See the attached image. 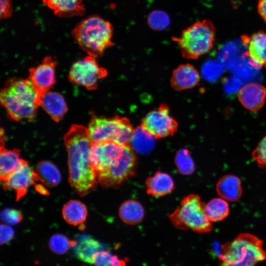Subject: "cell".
<instances>
[{"mask_svg": "<svg viewBox=\"0 0 266 266\" xmlns=\"http://www.w3.org/2000/svg\"><path fill=\"white\" fill-rule=\"evenodd\" d=\"M64 140L68 155L69 182L78 195L84 196L95 189L98 181L91 162L93 143L88 128L72 125Z\"/></svg>", "mask_w": 266, "mask_h": 266, "instance_id": "1", "label": "cell"}, {"mask_svg": "<svg viewBox=\"0 0 266 266\" xmlns=\"http://www.w3.org/2000/svg\"><path fill=\"white\" fill-rule=\"evenodd\" d=\"M41 97L29 79H10L0 93L1 104L15 121L34 120L40 106Z\"/></svg>", "mask_w": 266, "mask_h": 266, "instance_id": "2", "label": "cell"}, {"mask_svg": "<svg viewBox=\"0 0 266 266\" xmlns=\"http://www.w3.org/2000/svg\"><path fill=\"white\" fill-rule=\"evenodd\" d=\"M113 32V27L109 21L99 16L92 15L77 24L71 34L88 55L98 58L114 45Z\"/></svg>", "mask_w": 266, "mask_h": 266, "instance_id": "3", "label": "cell"}, {"mask_svg": "<svg viewBox=\"0 0 266 266\" xmlns=\"http://www.w3.org/2000/svg\"><path fill=\"white\" fill-rule=\"evenodd\" d=\"M220 266H255L266 259L264 241L255 235L241 233L221 246Z\"/></svg>", "mask_w": 266, "mask_h": 266, "instance_id": "4", "label": "cell"}, {"mask_svg": "<svg viewBox=\"0 0 266 266\" xmlns=\"http://www.w3.org/2000/svg\"><path fill=\"white\" fill-rule=\"evenodd\" d=\"M215 33L212 22L203 20L188 27L179 37H173L172 40L178 43L184 58L197 59L213 48Z\"/></svg>", "mask_w": 266, "mask_h": 266, "instance_id": "5", "label": "cell"}, {"mask_svg": "<svg viewBox=\"0 0 266 266\" xmlns=\"http://www.w3.org/2000/svg\"><path fill=\"white\" fill-rule=\"evenodd\" d=\"M205 205L198 195H189L183 199L180 206L169 215V219L178 229H189L200 233H209L213 225L206 214Z\"/></svg>", "mask_w": 266, "mask_h": 266, "instance_id": "6", "label": "cell"}, {"mask_svg": "<svg viewBox=\"0 0 266 266\" xmlns=\"http://www.w3.org/2000/svg\"><path fill=\"white\" fill-rule=\"evenodd\" d=\"M88 129L93 143L113 141L122 145H130L134 131L130 121L119 116L105 118L92 115Z\"/></svg>", "mask_w": 266, "mask_h": 266, "instance_id": "7", "label": "cell"}, {"mask_svg": "<svg viewBox=\"0 0 266 266\" xmlns=\"http://www.w3.org/2000/svg\"><path fill=\"white\" fill-rule=\"evenodd\" d=\"M137 159L130 145L125 146L120 159L106 170L97 175L98 182L104 188L119 186L135 172Z\"/></svg>", "mask_w": 266, "mask_h": 266, "instance_id": "8", "label": "cell"}, {"mask_svg": "<svg viewBox=\"0 0 266 266\" xmlns=\"http://www.w3.org/2000/svg\"><path fill=\"white\" fill-rule=\"evenodd\" d=\"M96 58L88 55L74 63L68 73L69 80L88 90L97 89L99 81L107 76V71L99 65Z\"/></svg>", "mask_w": 266, "mask_h": 266, "instance_id": "9", "label": "cell"}, {"mask_svg": "<svg viewBox=\"0 0 266 266\" xmlns=\"http://www.w3.org/2000/svg\"><path fill=\"white\" fill-rule=\"evenodd\" d=\"M140 126L155 138H161L172 135L177 131L178 123L170 115L168 106L162 104L143 118Z\"/></svg>", "mask_w": 266, "mask_h": 266, "instance_id": "10", "label": "cell"}, {"mask_svg": "<svg viewBox=\"0 0 266 266\" xmlns=\"http://www.w3.org/2000/svg\"><path fill=\"white\" fill-rule=\"evenodd\" d=\"M125 146L113 141L93 144L90 159L97 175L106 170L120 159Z\"/></svg>", "mask_w": 266, "mask_h": 266, "instance_id": "11", "label": "cell"}, {"mask_svg": "<svg viewBox=\"0 0 266 266\" xmlns=\"http://www.w3.org/2000/svg\"><path fill=\"white\" fill-rule=\"evenodd\" d=\"M38 180L36 172L28 162L21 159L14 171L1 182L4 190L15 191L16 200H19L27 194L30 187Z\"/></svg>", "mask_w": 266, "mask_h": 266, "instance_id": "12", "label": "cell"}, {"mask_svg": "<svg viewBox=\"0 0 266 266\" xmlns=\"http://www.w3.org/2000/svg\"><path fill=\"white\" fill-rule=\"evenodd\" d=\"M56 66L55 60L51 56H47L41 64L29 69V79L41 96L56 83Z\"/></svg>", "mask_w": 266, "mask_h": 266, "instance_id": "13", "label": "cell"}, {"mask_svg": "<svg viewBox=\"0 0 266 266\" xmlns=\"http://www.w3.org/2000/svg\"><path fill=\"white\" fill-rule=\"evenodd\" d=\"M247 51L245 55L249 58V64L256 69L266 65V33L259 31L251 36L244 35L242 38Z\"/></svg>", "mask_w": 266, "mask_h": 266, "instance_id": "14", "label": "cell"}, {"mask_svg": "<svg viewBox=\"0 0 266 266\" xmlns=\"http://www.w3.org/2000/svg\"><path fill=\"white\" fill-rule=\"evenodd\" d=\"M238 98L245 108L252 112H257L265 104L266 88L259 83H249L240 89Z\"/></svg>", "mask_w": 266, "mask_h": 266, "instance_id": "15", "label": "cell"}, {"mask_svg": "<svg viewBox=\"0 0 266 266\" xmlns=\"http://www.w3.org/2000/svg\"><path fill=\"white\" fill-rule=\"evenodd\" d=\"M200 79L197 70L192 65H181L173 71L170 78L171 87L176 91H183L197 86Z\"/></svg>", "mask_w": 266, "mask_h": 266, "instance_id": "16", "label": "cell"}, {"mask_svg": "<svg viewBox=\"0 0 266 266\" xmlns=\"http://www.w3.org/2000/svg\"><path fill=\"white\" fill-rule=\"evenodd\" d=\"M216 190L220 198L227 201H237L243 193L241 180L233 174L224 175L218 180Z\"/></svg>", "mask_w": 266, "mask_h": 266, "instance_id": "17", "label": "cell"}, {"mask_svg": "<svg viewBox=\"0 0 266 266\" xmlns=\"http://www.w3.org/2000/svg\"><path fill=\"white\" fill-rule=\"evenodd\" d=\"M40 106L56 122H59L66 114L67 107L61 94L49 91L41 97Z\"/></svg>", "mask_w": 266, "mask_h": 266, "instance_id": "18", "label": "cell"}, {"mask_svg": "<svg viewBox=\"0 0 266 266\" xmlns=\"http://www.w3.org/2000/svg\"><path fill=\"white\" fill-rule=\"evenodd\" d=\"M73 247L75 256L84 262L94 264V258L99 252L104 250L101 243L86 234L79 235Z\"/></svg>", "mask_w": 266, "mask_h": 266, "instance_id": "19", "label": "cell"}, {"mask_svg": "<svg viewBox=\"0 0 266 266\" xmlns=\"http://www.w3.org/2000/svg\"><path fill=\"white\" fill-rule=\"evenodd\" d=\"M83 0H42L47 7L60 17L69 18L83 15L85 11Z\"/></svg>", "mask_w": 266, "mask_h": 266, "instance_id": "20", "label": "cell"}, {"mask_svg": "<svg viewBox=\"0 0 266 266\" xmlns=\"http://www.w3.org/2000/svg\"><path fill=\"white\" fill-rule=\"evenodd\" d=\"M147 193L154 197L164 196L170 193L174 188L171 177L166 173L156 172L146 180Z\"/></svg>", "mask_w": 266, "mask_h": 266, "instance_id": "21", "label": "cell"}, {"mask_svg": "<svg viewBox=\"0 0 266 266\" xmlns=\"http://www.w3.org/2000/svg\"><path fill=\"white\" fill-rule=\"evenodd\" d=\"M4 134L0 135V177L6 180L16 169L21 159L19 149L8 150L4 145Z\"/></svg>", "mask_w": 266, "mask_h": 266, "instance_id": "22", "label": "cell"}, {"mask_svg": "<svg viewBox=\"0 0 266 266\" xmlns=\"http://www.w3.org/2000/svg\"><path fill=\"white\" fill-rule=\"evenodd\" d=\"M64 220L69 224L82 226L87 216V209L85 205L77 200H70L63 206L62 210Z\"/></svg>", "mask_w": 266, "mask_h": 266, "instance_id": "23", "label": "cell"}, {"mask_svg": "<svg viewBox=\"0 0 266 266\" xmlns=\"http://www.w3.org/2000/svg\"><path fill=\"white\" fill-rule=\"evenodd\" d=\"M119 215L125 223L134 225L139 223L144 216L143 206L138 201L130 200L124 201L119 209Z\"/></svg>", "mask_w": 266, "mask_h": 266, "instance_id": "24", "label": "cell"}, {"mask_svg": "<svg viewBox=\"0 0 266 266\" xmlns=\"http://www.w3.org/2000/svg\"><path fill=\"white\" fill-rule=\"evenodd\" d=\"M35 172L39 180L47 187H55L61 181L59 170L50 162L44 161L39 162L36 165Z\"/></svg>", "mask_w": 266, "mask_h": 266, "instance_id": "25", "label": "cell"}, {"mask_svg": "<svg viewBox=\"0 0 266 266\" xmlns=\"http://www.w3.org/2000/svg\"><path fill=\"white\" fill-rule=\"evenodd\" d=\"M205 211L212 223L218 222L229 216L230 208L228 201L221 198H217L211 199L205 204Z\"/></svg>", "mask_w": 266, "mask_h": 266, "instance_id": "26", "label": "cell"}, {"mask_svg": "<svg viewBox=\"0 0 266 266\" xmlns=\"http://www.w3.org/2000/svg\"><path fill=\"white\" fill-rule=\"evenodd\" d=\"M154 137L141 126L134 130L131 143L133 149L140 152H146L151 150L154 146Z\"/></svg>", "mask_w": 266, "mask_h": 266, "instance_id": "27", "label": "cell"}, {"mask_svg": "<svg viewBox=\"0 0 266 266\" xmlns=\"http://www.w3.org/2000/svg\"><path fill=\"white\" fill-rule=\"evenodd\" d=\"M76 240H70L65 235L56 233L52 235L49 242L51 251L58 254H63L73 248L76 244Z\"/></svg>", "mask_w": 266, "mask_h": 266, "instance_id": "28", "label": "cell"}, {"mask_svg": "<svg viewBox=\"0 0 266 266\" xmlns=\"http://www.w3.org/2000/svg\"><path fill=\"white\" fill-rule=\"evenodd\" d=\"M175 162L178 170L182 174H191L195 170L193 159L190 151L186 149H182L177 152Z\"/></svg>", "mask_w": 266, "mask_h": 266, "instance_id": "29", "label": "cell"}, {"mask_svg": "<svg viewBox=\"0 0 266 266\" xmlns=\"http://www.w3.org/2000/svg\"><path fill=\"white\" fill-rule=\"evenodd\" d=\"M93 264L94 266H126V261L120 259L108 250H103L95 255Z\"/></svg>", "mask_w": 266, "mask_h": 266, "instance_id": "30", "label": "cell"}, {"mask_svg": "<svg viewBox=\"0 0 266 266\" xmlns=\"http://www.w3.org/2000/svg\"><path fill=\"white\" fill-rule=\"evenodd\" d=\"M148 23L150 27L155 30H163L169 25V18L166 12L155 10L149 14Z\"/></svg>", "mask_w": 266, "mask_h": 266, "instance_id": "31", "label": "cell"}, {"mask_svg": "<svg viewBox=\"0 0 266 266\" xmlns=\"http://www.w3.org/2000/svg\"><path fill=\"white\" fill-rule=\"evenodd\" d=\"M252 157L259 167H266V136L261 140L253 151Z\"/></svg>", "mask_w": 266, "mask_h": 266, "instance_id": "32", "label": "cell"}, {"mask_svg": "<svg viewBox=\"0 0 266 266\" xmlns=\"http://www.w3.org/2000/svg\"><path fill=\"white\" fill-rule=\"evenodd\" d=\"M0 219L3 222L10 225H16L23 219L21 212L15 209H5L1 211Z\"/></svg>", "mask_w": 266, "mask_h": 266, "instance_id": "33", "label": "cell"}, {"mask_svg": "<svg viewBox=\"0 0 266 266\" xmlns=\"http://www.w3.org/2000/svg\"><path fill=\"white\" fill-rule=\"evenodd\" d=\"M14 232L10 226L1 224L0 225V244H5L10 241L14 237Z\"/></svg>", "mask_w": 266, "mask_h": 266, "instance_id": "34", "label": "cell"}, {"mask_svg": "<svg viewBox=\"0 0 266 266\" xmlns=\"http://www.w3.org/2000/svg\"><path fill=\"white\" fill-rule=\"evenodd\" d=\"M0 19H7L11 16L12 6L11 0H0Z\"/></svg>", "mask_w": 266, "mask_h": 266, "instance_id": "35", "label": "cell"}, {"mask_svg": "<svg viewBox=\"0 0 266 266\" xmlns=\"http://www.w3.org/2000/svg\"><path fill=\"white\" fill-rule=\"evenodd\" d=\"M257 7L260 15L266 22V0H259Z\"/></svg>", "mask_w": 266, "mask_h": 266, "instance_id": "36", "label": "cell"}, {"mask_svg": "<svg viewBox=\"0 0 266 266\" xmlns=\"http://www.w3.org/2000/svg\"><path fill=\"white\" fill-rule=\"evenodd\" d=\"M34 185L35 189L38 193L45 196H47L49 194V192L43 185L39 184H35Z\"/></svg>", "mask_w": 266, "mask_h": 266, "instance_id": "37", "label": "cell"}]
</instances>
